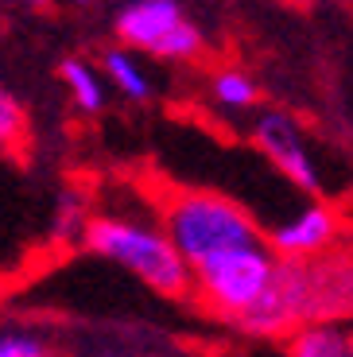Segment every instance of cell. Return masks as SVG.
Returning <instances> with one entry per match:
<instances>
[{
  "label": "cell",
  "instance_id": "e0dca14e",
  "mask_svg": "<svg viewBox=\"0 0 353 357\" xmlns=\"http://www.w3.org/2000/svg\"><path fill=\"white\" fill-rule=\"evenodd\" d=\"M27 4H43V0H27Z\"/></svg>",
  "mask_w": 353,
  "mask_h": 357
},
{
  "label": "cell",
  "instance_id": "9a60e30c",
  "mask_svg": "<svg viewBox=\"0 0 353 357\" xmlns=\"http://www.w3.org/2000/svg\"><path fill=\"white\" fill-rule=\"evenodd\" d=\"M86 357H140L136 349H124V346H101V349H89Z\"/></svg>",
  "mask_w": 353,
  "mask_h": 357
},
{
  "label": "cell",
  "instance_id": "5bb4252c",
  "mask_svg": "<svg viewBox=\"0 0 353 357\" xmlns=\"http://www.w3.org/2000/svg\"><path fill=\"white\" fill-rule=\"evenodd\" d=\"M24 132H27L24 109H20V101L12 98L8 89L0 86V152H12V148H20Z\"/></svg>",
  "mask_w": 353,
  "mask_h": 357
},
{
  "label": "cell",
  "instance_id": "30bf717a",
  "mask_svg": "<svg viewBox=\"0 0 353 357\" xmlns=\"http://www.w3.org/2000/svg\"><path fill=\"white\" fill-rule=\"evenodd\" d=\"M287 342H292V357H353L350 331L342 326H303Z\"/></svg>",
  "mask_w": 353,
  "mask_h": 357
},
{
  "label": "cell",
  "instance_id": "52a82bcc",
  "mask_svg": "<svg viewBox=\"0 0 353 357\" xmlns=\"http://www.w3.org/2000/svg\"><path fill=\"white\" fill-rule=\"evenodd\" d=\"M338 241V214L326 202H307L295 214H287L268 237V249L276 260H310L330 252Z\"/></svg>",
  "mask_w": 353,
  "mask_h": 357
},
{
  "label": "cell",
  "instance_id": "9c48e42d",
  "mask_svg": "<svg viewBox=\"0 0 353 357\" xmlns=\"http://www.w3.org/2000/svg\"><path fill=\"white\" fill-rule=\"evenodd\" d=\"M101 66H105V78L117 86V93H124L128 101H148L151 98V78H148V70L136 63L133 51H105Z\"/></svg>",
  "mask_w": 353,
  "mask_h": 357
},
{
  "label": "cell",
  "instance_id": "3957f363",
  "mask_svg": "<svg viewBox=\"0 0 353 357\" xmlns=\"http://www.w3.org/2000/svg\"><path fill=\"white\" fill-rule=\"evenodd\" d=\"M159 229L167 233V241L175 245V252L186 260L190 272L221 252L264 241L256 218L245 206H237L225 195H213V190H179V195L163 198Z\"/></svg>",
  "mask_w": 353,
  "mask_h": 357
},
{
  "label": "cell",
  "instance_id": "8992f818",
  "mask_svg": "<svg viewBox=\"0 0 353 357\" xmlns=\"http://www.w3.org/2000/svg\"><path fill=\"white\" fill-rule=\"evenodd\" d=\"M253 144L256 152L264 155L276 171H280L292 187L307 190V195H318L322 178H318L315 155H310L307 140H303L299 125H295L287 113H260L253 125Z\"/></svg>",
  "mask_w": 353,
  "mask_h": 357
},
{
  "label": "cell",
  "instance_id": "7c38bea8",
  "mask_svg": "<svg viewBox=\"0 0 353 357\" xmlns=\"http://www.w3.org/2000/svg\"><path fill=\"white\" fill-rule=\"evenodd\" d=\"M0 357H59V346L43 331L4 326L0 331Z\"/></svg>",
  "mask_w": 353,
  "mask_h": 357
},
{
  "label": "cell",
  "instance_id": "4fadbf2b",
  "mask_svg": "<svg viewBox=\"0 0 353 357\" xmlns=\"http://www.w3.org/2000/svg\"><path fill=\"white\" fill-rule=\"evenodd\" d=\"M89 218H93V210L82 202V195L66 190V195H62V202H59V214H54V233H59V237H70V241H82V233H86Z\"/></svg>",
  "mask_w": 353,
  "mask_h": 357
},
{
  "label": "cell",
  "instance_id": "ba28073f",
  "mask_svg": "<svg viewBox=\"0 0 353 357\" xmlns=\"http://www.w3.org/2000/svg\"><path fill=\"white\" fill-rule=\"evenodd\" d=\"M62 82H66V93L74 98V105L82 113H101L105 109V78L89 63L82 59H66L62 63Z\"/></svg>",
  "mask_w": 353,
  "mask_h": 357
},
{
  "label": "cell",
  "instance_id": "5b68a950",
  "mask_svg": "<svg viewBox=\"0 0 353 357\" xmlns=\"http://www.w3.org/2000/svg\"><path fill=\"white\" fill-rule=\"evenodd\" d=\"M117 36L128 51L186 63L202 51V31L183 16L179 0H133L117 12Z\"/></svg>",
  "mask_w": 353,
  "mask_h": 357
},
{
  "label": "cell",
  "instance_id": "277c9868",
  "mask_svg": "<svg viewBox=\"0 0 353 357\" xmlns=\"http://www.w3.org/2000/svg\"><path fill=\"white\" fill-rule=\"evenodd\" d=\"M276 264L280 260L272 257L264 241L260 245H248V249H233V252H221V257L206 260L190 272V291L210 307L213 314L221 319H233L237 322L248 307L268 291L276 276Z\"/></svg>",
  "mask_w": 353,
  "mask_h": 357
},
{
  "label": "cell",
  "instance_id": "2e32d148",
  "mask_svg": "<svg viewBox=\"0 0 353 357\" xmlns=\"http://www.w3.org/2000/svg\"><path fill=\"white\" fill-rule=\"evenodd\" d=\"M350 354H353V334H350Z\"/></svg>",
  "mask_w": 353,
  "mask_h": 357
},
{
  "label": "cell",
  "instance_id": "6da1fadb",
  "mask_svg": "<svg viewBox=\"0 0 353 357\" xmlns=\"http://www.w3.org/2000/svg\"><path fill=\"white\" fill-rule=\"evenodd\" d=\"M353 314V257L322 252L310 260H280L268 291L237 319L256 338H292L303 326H338Z\"/></svg>",
  "mask_w": 353,
  "mask_h": 357
},
{
  "label": "cell",
  "instance_id": "ac0fdd59",
  "mask_svg": "<svg viewBox=\"0 0 353 357\" xmlns=\"http://www.w3.org/2000/svg\"><path fill=\"white\" fill-rule=\"evenodd\" d=\"M74 4H89V0H74Z\"/></svg>",
  "mask_w": 353,
  "mask_h": 357
},
{
  "label": "cell",
  "instance_id": "7a4b0ae2",
  "mask_svg": "<svg viewBox=\"0 0 353 357\" xmlns=\"http://www.w3.org/2000/svg\"><path fill=\"white\" fill-rule=\"evenodd\" d=\"M82 245L93 257L140 280L148 291L167 295V299L190 295V268L167 241V233L159 229V222L136 214H93L82 233Z\"/></svg>",
  "mask_w": 353,
  "mask_h": 357
},
{
  "label": "cell",
  "instance_id": "8fae6325",
  "mask_svg": "<svg viewBox=\"0 0 353 357\" xmlns=\"http://www.w3.org/2000/svg\"><path fill=\"white\" fill-rule=\"evenodd\" d=\"M210 93H213V101H218L221 109H230V113H245V109H253L256 98H260L256 82L248 78L245 70H218L210 82Z\"/></svg>",
  "mask_w": 353,
  "mask_h": 357
}]
</instances>
